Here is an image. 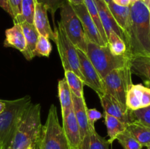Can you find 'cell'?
<instances>
[{
	"label": "cell",
	"instance_id": "obj_1",
	"mask_svg": "<svg viewBox=\"0 0 150 149\" xmlns=\"http://www.w3.org/2000/svg\"><path fill=\"white\" fill-rule=\"evenodd\" d=\"M130 22L125 33L127 54L130 58L150 56V13L143 0L130 5Z\"/></svg>",
	"mask_w": 150,
	"mask_h": 149
},
{
	"label": "cell",
	"instance_id": "obj_2",
	"mask_svg": "<svg viewBox=\"0 0 150 149\" xmlns=\"http://www.w3.org/2000/svg\"><path fill=\"white\" fill-rule=\"evenodd\" d=\"M40 104L28 107L21 117L8 149H39L42 124Z\"/></svg>",
	"mask_w": 150,
	"mask_h": 149
},
{
	"label": "cell",
	"instance_id": "obj_3",
	"mask_svg": "<svg viewBox=\"0 0 150 149\" xmlns=\"http://www.w3.org/2000/svg\"><path fill=\"white\" fill-rule=\"evenodd\" d=\"M31 103L28 95L14 100H6L5 109L0 114V146L3 148L8 149L18 123Z\"/></svg>",
	"mask_w": 150,
	"mask_h": 149
},
{
	"label": "cell",
	"instance_id": "obj_4",
	"mask_svg": "<svg viewBox=\"0 0 150 149\" xmlns=\"http://www.w3.org/2000/svg\"><path fill=\"white\" fill-rule=\"evenodd\" d=\"M86 56L103 79L115 69L125 67L130 63L127 53L116 56L111 53L108 45H99L87 40Z\"/></svg>",
	"mask_w": 150,
	"mask_h": 149
},
{
	"label": "cell",
	"instance_id": "obj_5",
	"mask_svg": "<svg viewBox=\"0 0 150 149\" xmlns=\"http://www.w3.org/2000/svg\"><path fill=\"white\" fill-rule=\"evenodd\" d=\"M39 149H69L54 105L50 107L45 124L42 127Z\"/></svg>",
	"mask_w": 150,
	"mask_h": 149
},
{
	"label": "cell",
	"instance_id": "obj_6",
	"mask_svg": "<svg viewBox=\"0 0 150 149\" xmlns=\"http://www.w3.org/2000/svg\"><path fill=\"white\" fill-rule=\"evenodd\" d=\"M54 42L57 45L63 69L64 71L70 70L74 72L83 80V76L81 73L79 67L77 48L67 36L60 22H58L57 26H54Z\"/></svg>",
	"mask_w": 150,
	"mask_h": 149
},
{
	"label": "cell",
	"instance_id": "obj_7",
	"mask_svg": "<svg viewBox=\"0 0 150 149\" xmlns=\"http://www.w3.org/2000/svg\"><path fill=\"white\" fill-rule=\"evenodd\" d=\"M61 23L66 34L73 45L83 52H86L87 39L85 35L81 22L68 1L60 8Z\"/></svg>",
	"mask_w": 150,
	"mask_h": 149
},
{
	"label": "cell",
	"instance_id": "obj_8",
	"mask_svg": "<svg viewBox=\"0 0 150 149\" xmlns=\"http://www.w3.org/2000/svg\"><path fill=\"white\" fill-rule=\"evenodd\" d=\"M103 83L105 93L125 104L127 91L133 84L130 63L125 67L110 72L103 78Z\"/></svg>",
	"mask_w": 150,
	"mask_h": 149
},
{
	"label": "cell",
	"instance_id": "obj_9",
	"mask_svg": "<svg viewBox=\"0 0 150 149\" xmlns=\"http://www.w3.org/2000/svg\"><path fill=\"white\" fill-rule=\"evenodd\" d=\"M77 53L79 59L80 71L83 76L84 84L93 89L99 96L104 95L105 93V90L103 79L95 68L86 53L79 48H77Z\"/></svg>",
	"mask_w": 150,
	"mask_h": 149
},
{
	"label": "cell",
	"instance_id": "obj_10",
	"mask_svg": "<svg viewBox=\"0 0 150 149\" xmlns=\"http://www.w3.org/2000/svg\"><path fill=\"white\" fill-rule=\"evenodd\" d=\"M99 97L104 112L118 118L126 124L134 121L132 113L133 111L130 110L125 104L122 103L107 93Z\"/></svg>",
	"mask_w": 150,
	"mask_h": 149
},
{
	"label": "cell",
	"instance_id": "obj_11",
	"mask_svg": "<svg viewBox=\"0 0 150 149\" xmlns=\"http://www.w3.org/2000/svg\"><path fill=\"white\" fill-rule=\"evenodd\" d=\"M72 7L81 22L87 40L95 42L99 45H107L104 42L96 25L94 23L91 16L89 15V12L85 4H78V5H72Z\"/></svg>",
	"mask_w": 150,
	"mask_h": 149
},
{
	"label": "cell",
	"instance_id": "obj_12",
	"mask_svg": "<svg viewBox=\"0 0 150 149\" xmlns=\"http://www.w3.org/2000/svg\"><path fill=\"white\" fill-rule=\"evenodd\" d=\"M62 117V129L69 149H80L81 145L80 129L73 110Z\"/></svg>",
	"mask_w": 150,
	"mask_h": 149
},
{
	"label": "cell",
	"instance_id": "obj_13",
	"mask_svg": "<svg viewBox=\"0 0 150 149\" xmlns=\"http://www.w3.org/2000/svg\"><path fill=\"white\" fill-rule=\"evenodd\" d=\"M94 1L97 6L100 19L103 27L105 30L106 37L109 35L111 31H114L125 42V35L124 32L116 22L106 3L104 1V0H94Z\"/></svg>",
	"mask_w": 150,
	"mask_h": 149
},
{
	"label": "cell",
	"instance_id": "obj_14",
	"mask_svg": "<svg viewBox=\"0 0 150 149\" xmlns=\"http://www.w3.org/2000/svg\"><path fill=\"white\" fill-rule=\"evenodd\" d=\"M72 100H73V110L80 129L81 138L82 142V140L89 133V126L87 118L88 108L85 102L84 96L78 97L76 95L72 93Z\"/></svg>",
	"mask_w": 150,
	"mask_h": 149
},
{
	"label": "cell",
	"instance_id": "obj_15",
	"mask_svg": "<svg viewBox=\"0 0 150 149\" xmlns=\"http://www.w3.org/2000/svg\"><path fill=\"white\" fill-rule=\"evenodd\" d=\"M47 13L48 10L45 6L36 2L33 23L40 34L54 41V32L51 29Z\"/></svg>",
	"mask_w": 150,
	"mask_h": 149
},
{
	"label": "cell",
	"instance_id": "obj_16",
	"mask_svg": "<svg viewBox=\"0 0 150 149\" xmlns=\"http://www.w3.org/2000/svg\"><path fill=\"white\" fill-rule=\"evenodd\" d=\"M4 46L17 49L23 53L26 49V39L20 23H14L13 27L5 31Z\"/></svg>",
	"mask_w": 150,
	"mask_h": 149
},
{
	"label": "cell",
	"instance_id": "obj_17",
	"mask_svg": "<svg viewBox=\"0 0 150 149\" xmlns=\"http://www.w3.org/2000/svg\"><path fill=\"white\" fill-rule=\"evenodd\" d=\"M20 24L26 39V49L22 54L26 60L30 61L35 57L34 55V51L36 47L40 34L34 24H31L27 22H22Z\"/></svg>",
	"mask_w": 150,
	"mask_h": 149
},
{
	"label": "cell",
	"instance_id": "obj_18",
	"mask_svg": "<svg viewBox=\"0 0 150 149\" xmlns=\"http://www.w3.org/2000/svg\"><path fill=\"white\" fill-rule=\"evenodd\" d=\"M127 130L142 147L150 145V127L135 120L127 124Z\"/></svg>",
	"mask_w": 150,
	"mask_h": 149
},
{
	"label": "cell",
	"instance_id": "obj_19",
	"mask_svg": "<svg viewBox=\"0 0 150 149\" xmlns=\"http://www.w3.org/2000/svg\"><path fill=\"white\" fill-rule=\"evenodd\" d=\"M131 72L144 77L150 84V56H138L130 59Z\"/></svg>",
	"mask_w": 150,
	"mask_h": 149
},
{
	"label": "cell",
	"instance_id": "obj_20",
	"mask_svg": "<svg viewBox=\"0 0 150 149\" xmlns=\"http://www.w3.org/2000/svg\"><path fill=\"white\" fill-rule=\"evenodd\" d=\"M108 140L97 133L95 127H89V133L81 142L80 149H109Z\"/></svg>",
	"mask_w": 150,
	"mask_h": 149
},
{
	"label": "cell",
	"instance_id": "obj_21",
	"mask_svg": "<svg viewBox=\"0 0 150 149\" xmlns=\"http://www.w3.org/2000/svg\"><path fill=\"white\" fill-rule=\"evenodd\" d=\"M111 11V14L114 16L116 22L120 28L122 29L125 35L126 32L128 28L129 22H130V6L128 7H123L111 1L107 4Z\"/></svg>",
	"mask_w": 150,
	"mask_h": 149
},
{
	"label": "cell",
	"instance_id": "obj_22",
	"mask_svg": "<svg viewBox=\"0 0 150 149\" xmlns=\"http://www.w3.org/2000/svg\"><path fill=\"white\" fill-rule=\"evenodd\" d=\"M58 94L61 105L62 116H64L73 109L72 92L65 78L62 79L59 81Z\"/></svg>",
	"mask_w": 150,
	"mask_h": 149
},
{
	"label": "cell",
	"instance_id": "obj_23",
	"mask_svg": "<svg viewBox=\"0 0 150 149\" xmlns=\"http://www.w3.org/2000/svg\"><path fill=\"white\" fill-rule=\"evenodd\" d=\"M104 118L107 127L108 136L109 137V140L108 141L111 145L117 139V137L119 134L127 129V124L122 122L118 118L105 112H104Z\"/></svg>",
	"mask_w": 150,
	"mask_h": 149
},
{
	"label": "cell",
	"instance_id": "obj_24",
	"mask_svg": "<svg viewBox=\"0 0 150 149\" xmlns=\"http://www.w3.org/2000/svg\"><path fill=\"white\" fill-rule=\"evenodd\" d=\"M35 4V0H21V13L18 17L13 20L14 23H21L22 22H27L31 24H34Z\"/></svg>",
	"mask_w": 150,
	"mask_h": 149
},
{
	"label": "cell",
	"instance_id": "obj_25",
	"mask_svg": "<svg viewBox=\"0 0 150 149\" xmlns=\"http://www.w3.org/2000/svg\"><path fill=\"white\" fill-rule=\"evenodd\" d=\"M64 77L72 93L76 95L78 97H83L84 83L82 79L74 72L70 70L64 71Z\"/></svg>",
	"mask_w": 150,
	"mask_h": 149
},
{
	"label": "cell",
	"instance_id": "obj_26",
	"mask_svg": "<svg viewBox=\"0 0 150 149\" xmlns=\"http://www.w3.org/2000/svg\"><path fill=\"white\" fill-rule=\"evenodd\" d=\"M107 39L108 45L113 54L116 56H122L127 53V48L125 42L114 31L110 32L109 35L107 37Z\"/></svg>",
	"mask_w": 150,
	"mask_h": 149
},
{
	"label": "cell",
	"instance_id": "obj_27",
	"mask_svg": "<svg viewBox=\"0 0 150 149\" xmlns=\"http://www.w3.org/2000/svg\"><path fill=\"white\" fill-rule=\"evenodd\" d=\"M83 4L86 6L88 12H89V15L91 16L92 19L93 20L94 23L96 25L97 28H98V31H99L104 42L105 43V45H108V39H107L106 34H105V30H104L102 23H101L100 19V16L99 14H98V9H97V6L95 4V1L94 0H84Z\"/></svg>",
	"mask_w": 150,
	"mask_h": 149
},
{
	"label": "cell",
	"instance_id": "obj_28",
	"mask_svg": "<svg viewBox=\"0 0 150 149\" xmlns=\"http://www.w3.org/2000/svg\"><path fill=\"white\" fill-rule=\"evenodd\" d=\"M51 51H52V45L50 43L49 39L40 34L36 47L34 51L35 56L48 57Z\"/></svg>",
	"mask_w": 150,
	"mask_h": 149
},
{
	"label": "cell",
	"instance_id": "obj_29",
	"mask_svg": "<svg viewBox=\"0 0 150 149\" xmlns=\"http://www.w3.org/2000/svg\"><path fill=\"white\" fill-rule=\"evenodd\" d=\"M116 140H118L123 149H142L140 143L136 141L127 129L119 134Z\"/></svg>",
	"mask_w": 150,
	"mask_h": 149
},
{
	"label": "cell",
	"instance_id": "obj_30",
	"mask_svg": "<svg viewBox=\"0 0 150 149\" xmlns=\"http://www.w3.org/2000/svg\"><path fill=\"white\" fill-rule=\"evenodd\" d=\"M36 2L42 4V5L45 6L48 11L52 15L53 20H54V15H55L56 11L58 9H60L62 6L67 1V0H35Z\"/></svg>",
	"mask_w": 150,
	"mask_h": 149
},
{
	"label": "cell",
	"instance_id": "obj_31",
	"mask_svg": "<svg viewBox=\"0 0 150 149\" xmlns=\"http://www.w3.org/2000/svg\"><path fill=\"white\" fill-rule=\"evenodd\" d=\"M132 113L134 121H139V122L150 127V106L133 111Z\"/></svg>",
	"mask_w": 150,
	"mask_h": 149
},
{
	"label": "cell",
	"instance_id": "obj_32",
	"mask_svg": "<svg viewBox=\"0 0 150 149\" xmlns=\"http://www.w3.org/2000/svg\"><path fill=\"white\" fill-rule=\"evenodd\" d=\"M102 114L95 108L87 109V118L89 126L90 127H95V124L98 120L102 118Z\"/></svg>",
	"mask_w": 150,
	"mask_h": 149
},
{
	"label": "cell",
	"instance_id": "obj_33",
	"mask_svg": "<svg viewBox=\"0 0 150 149\" xmlns=\"http://www.w3.org/2000/svg\"><path fill=\"white\" fill-rule=\"evenodd\" d=\"M8 3L14 20L21 13V0H8Z\"/></svg>",
	"mask_w": 150,
	"mask_h": 149
},
{
	"label": "cell",
	"instance_id": "obj_34",
	"mask_svg": "<svg viewBox=\"0 0 150 149\" xmlns=\"http://www.w3.org/2000/svg\"><path fill=\"white\" fill-rule=\"evenodd\" d=\"M0 7H1L4 11L7 12L13 18V13H12L10 5H9L8 0H0Z\"/></svg>",
	"mask_w": 150,
	"mask_h": 149
},
{
	"label": "cell",
	"instance_id": "obj_35",
	"mask_svg": "<svg viewBox=\"0 0 150 149\" xmlns=\"http://www.w3.org/2000/svg\"><path fill=\"white\" fill-rule=\"evenodd\" d=\"M114 3L123 7H128L131 4V0H113Z\"/></svg>",
	"mask_w": 150,
	"mask_h": 149
},
{
	"label": "cell",
	"instance_id": "obj_36",
	"mask_svg": "<svg viewBox=\"0 0 150 149\" xmlns=\"http://www.w3.org/2000/svg\"><path fill=\"white\" fill-rule=\"evenodd\" d=\"M72 5H78V4H83L84 0H67Z\"/></svg>",
	"mask_w": 150,
	"mask_h": 149
},
{
	"label": "cell",
	"instance_id": "obj_37",
	"mask_svg": "<svg viewBox=\"0 0 150 149\" xmlns=\"http://www.w3.org/2000/svg\"><path fill=\"white\" fill-rule=\"evenodd\" d=\"M6 107V100H0V114L4 111Z\"/></svg>",
	"mask_w": 150,
	"mask_h": 149
},
{
	"label": "cell",
	"instance_id": "obj_38",
	"mask_svg": "<svg viewBox=\"0 0 150 149\" xmlns=\"http://www.w3.org/2000/svg\"><path fill=\"white\" fill-rule=\"evenodd\" d=\"M144 2L145 4H146V5L147 6L148 9H149V13H150V0H145Z\"/></svg>",
	"mask_w": 150,
	"mask_h": 149
},
{
	"label": "cell",
	"instance_id": "obj_39",
	"mask_svg": "<svg viewBox=\"0 0 150 149\" xmlns=\"http://www.w3.org/2000/svg\"><path fill=\"white\" fill-rule=\"evenodd\" d=\"M113 1V0H104V1H105V2L107 4H109V3L111 2V1Z\"/></svg>",
	"mask_w": 150,
	"mask_h": 149
},
{
	"label": "cell",
	"instance_id": "obj_40",
	"mask_svg": "<svg viewBox=\"0 0 150 149\" xmlns=\"http://www.w3.org/2000/svg\"><path fill=\"white\" fill-rule=\"evenodd\" d=\"M138 1V0H131V3L134 2V1Z\"/></svg>",
	"mask_w": 150,
	"mask_h": 149
},
{
	"label": "cell",
	"instance_id": "obj_41",
	"mask_svg": "<svg viewBox=\"0 0 150 149\" xmlns=\"http://www.w3.org/2000/svg\"><path fill=\"white\" fill-rule=\"evenodd\" d=\"M147 149H150V145L148 146V147H147Z\"/></svg>",
	"mask_w": 150,
	"mask_h": 149
},
{
	"label": "cell",
	"instance_id": "obj_42",
	"mask_svg": "<svg viewBox=\"0 0 150 149\" xmlns=\"http://www.w3.org/2000/svg\"><path fill=\"white\" fill-rule=\"evenodd\" d=\"M0 149H4V148H3L2 147H1V146H0Z\"/></svg>",
	"mask_w": 150,
	"mask_h": 149
},
{
	"label": "cell",
	"instance_id": "obj_43",
	"mask_svg": "<svg viewBox=\"0 0 150 149\" xmlns=\"http://www.w3.org/2000/svg\"><path fill=\"white\" fill-rule=\"evenodd\" d=\"M149 23H150V18H149Z\"/></svg>",
	"mask_w": 150,
	"mask_h": 149
},
{
	"label": "cell",
	"instance_id": "obj_44",
	"mask_svg": "<svg viewBox=\"0 0 150 149\" xmlns=\"http://www.w3.org/2000/svg\"><path fill=\"white\" fill-rule=\"evenodd\" d=\"M143 1H145V0H143Z\"/></svg>",
	"mask_w": 150,
	"mask_h": 149
}]
</instances>
